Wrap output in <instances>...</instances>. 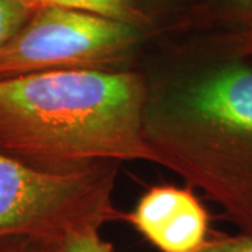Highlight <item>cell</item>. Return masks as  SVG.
<instances>
[{
    "instance_id": "obj_1",
    "label": "cell",
    "mask_w": 252,
    "mask_h": 252,
    "mask_svg": "<svg viewBox=\"0 0 252 252\" xmlns=\"http://www.w3.org/2000/svg\"><path fill=\"white\" fill-rule=\"evenodd\" d=\"M146 81L133 72L51 70L0 79V150L32 168L160 164L143 133Z\"/></svg>"
},
{
    "instance_id": "obj_2",
    "label": "cell",
    "mask_w": 252,
    "mask_h": 252,
    "mask_svg": "<svg viewBox=\"0 0 252 252\" xmlns=\"http://www.w3.org/2000/svg\"><path fill=\"white\" fill-rule=\"evenodd\" d=\"M143 133L160 165L252 233V64L225 61L146 83Z\"/></svg>"
},
{
    "instance_id": "obj_3",
    "label": "cell",
    "mask_w": 252,
    "mask_h": 252,
    "mask_svg": "<svg viewBox=\"0 0 252 252\" xmlns=\"http://www.w3.org/2000/svg\"><path fill=\"white\" fill-rule=\"evenodd\" d=\"M117 164L69 172L32 168L0 150V238L31 237L62 244L101 230L125 213L114 205Z\"/></svg>"
},
{
    "instance_id": "obj_4",
    "label": "cell",
    "mask_w": 252,
    "mask_h": 252,
    "mask_svg": "<svg viewBox=\"0 0 252 252\" xmlns=\"http://www.w3.org/2000/svg\"><path fill=\"white\" fill-rule=\"evenodd\" d=\"M142 28L79 10L46 7L0 48V79L51 70H108L133 54Z\"/></svg>"
},
{
    "instance_id": "obj_5",
    "label": "cell",
    "mask_w": 252,
    "mask_h": 252,
    "mask_svg": "<svg viewBox=\"0 0 252 252\" xmlns=\"http://www.w3.org/2000/svg\"><path fill=\"white\" fill-rule=\"evenodd\" d=\"M124 220L160 252H196L207 241L209 213L189 187H153Z\"/></svg>"
},
{
    "instance_id": "obj_6",
    "label": "cell",
    "mask_w": 252,
    "mask_h": 252,
    "mask_svg": "<svg viewBox=\"0 0 252 252\" xmlns=\"http://www.w3.org/2000/svg\"><path fill=\"white\" fill-rule=\"evenodd\" d=\"M32 13L46 7L79 10L143 28L147 17L132 0H23Z\"/></svg>"
},
{
    "instance_id": "obj_7",
    "label": "cell",
    "mask_w": 252,
    "mask_h": 252,
    "mask_svg": "<svg viewBox=\"0 0 252 252\" xmlns=\"http://www.w3.org/2000/svg\"><path fill=\"white\" fill-rule=\"evenodd\" d=\"M32 16L23 0H0V48Z\"/></svg>"
},
{
    "instance_id": "obj_8",
    "label": "cell",
    "mask_w": 252,
    "mask_h": 252,
    "mask_svg": "<svg viewBox=\"0 0 252 252\" xmlns=\"http://www.w3.org/2000/svg\"><path fill=\"white\" fill-rule=\"evenodd\" d=\"M61 252H117L112 244L105 241L99 230H89L67 237L61 244Z\"/></svg>"
},
{
    "instance_id": "obj_9",
    "label": "cell",
    "mask_w": 252,
    "mask_h": 252,
    "mask_svg": "<svg viewBox=\"0 0 252 252\" xmlns=\"http://www.w3.org/2000/svg\"><path fill=\"white\" fill-rule=\"evenodd\" d=\"M0 252H61V244L31 237H6L0 238Z\"/></svg>"
},
{
    "instance_id": "obj_10",
    "label": "cell",
    "mask_w": 252,
    "mask_h": 252,
    "mask_svg": "<svg viewBox=\"0 0 252 252\" xmlns=\"http://www.w3.org/2000/svg\"><path fill=\"white\" fill-rule=\"evenodd\" d=\"M196 252H252V233L207 240Z\"/></svg>"
},
{
    "instance_id": "obj_11",
    "label": "cell",
    "mask_w": 252,
    "mask_h": 252,
    "mask_svg": "<svg viewBox=\"0 0 252 252\" xmlns=\"http://www.w3.org/2000/svg\"><path fill=\"white\" fill-rule=\"evenodd\" d=\"M231 3L240 11L245 14H252V0H231Z\"/></svg>"
}]
</instances>
